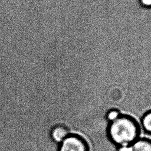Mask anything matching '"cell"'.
<instances>
[{
    "label": "cell",
    "mask_w": 151,
    "mask_h": 151,
    "mask_svg": "<svg viewBox=\"0 0 151 151\" xmlns=\"http://www.w3.org/2000/svg\"><path fill=\"white\" fill-rule=\"evenodd\" d=\"M140 5L145 8H151V0H139Z\"/></svg>",
    "instance_id": "cell-7"
},
{
    "label": "cell",
    "mask_w": 151,
    "mask_h": 151,
    "mask_svg": "<svg viewBox=\"0 0 151 151\" xmlns=\"http://www.w3.org/2000/svg\"><path fill=\"white\" fill-rule=\"evenodd\" d=\"M121 114L122 113L119 110L116 109H111L107 111L105 116L106 119L108 122V123H110L118 118Z\"/></svg>",
    "instance_id": "cell-6"
},
{
    "label": "cell",
    "mask_w": 151,
    "mask_h": 151,
    "mask_svg": "<svg viewBox=\"0 0 151 151\" xmlns=\"http://www.w3.org/2000/svg\"><path fill=\"white\" fill-rule=\"evenodd\" d=\"M70 133L68 127L63 123H60L51 127L50 132V136L54 143L58 145Z\"/></svg>",
    "instance_id": "cell-4"
},
{
    "label": "cell",
    "mask_w": 151,
    "mask_h": 151,
    "mask_svg": "<svg viewBox=\"0 0 151 151\" xmlns=\"http://www.w3.org/2000/svg\"><path fill=\"white\" fill-rule=\"evenodd\" d=\"M57 151H90V147L83 137L71 133L58 145Z\"/></svg>",
    "instance_id": "cell-2"
},
{
    "label": "cell",
    "mask_w": 151,
    "mask_h": 151,
    "mask_svg": "<svg viewBox=\"0 0 151 151\" xmlns=\"http://www.w3.org/2000/svg\"><path fill=\"white\" fill-rule=\"evenodd\" d=\"M116 151H151V139L139 137L128 146L117 147Z\"/></svg>",
    "instance_id": "cell-3"
},
{
    "label": "cell",
    "mask_w": 151,
    "mask_h": 151,
    "mask_svg": "<svg viewBox=\"0 0 151 151\" xmlns=\"http://www.w3.org/2000/svg\"><path fill=\"white\" fill-rule=\"evenodd\" d=\"M106 133L110 142L116 147L126 146L140 137V126L133 117L121 114L116 120L108 123Z\"/></svg>",
    "instance_id": "cell-1"
},
{
    "label": "cell",
    "mask_w": 151,
    "mask_h": 151,
    "mask_svg": "<svg viewBox=\"0 0 151 151\" xmlns=\"http://www.w3.org/2000/svg\"><path fill=\"white\" fill-rule=\"evenodd\" d=\"M141 126L145 132L151 134V110L145 112L141 118Z\"/></svg>",
    "instance_id": "cell-5"
}]
</instances>
